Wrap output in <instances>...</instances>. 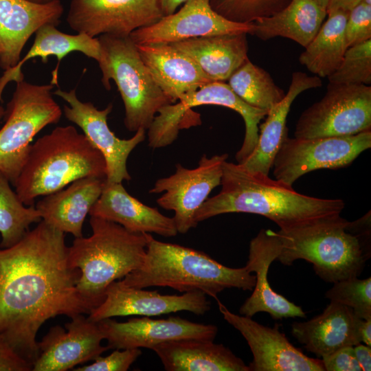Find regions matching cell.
Returning a JSON list of instances; mask_svg holds the SVG:
<instances>
[{
  "instance_id": "obj_9",
  "label": "cell",
  "mask_w": 371,
  "mask_h": 371,
  "mask_svg": "<svg viewBox=\"0 0 371 371\" xmlns=\"http://www.w3.org/2000/svg\"><path fill=\"white\" fill-rule=\"evenodd\" d=\"M201 105H218L238 113L245 125L243 144L236 154L238 163L243 161L254 150L258 139L260 121L266 111L253 107L240 99L228 84L212 81L185 95L177 103L170 104L159 109L158 115L148 128V146L153 148L166 147L177 137L180 124L188 111Z\"/></svg>"
},
{
  "instance_id": "obj_28",
  "label": "cell",
  "mask_w": 371,
  "mask_h": 371,
  "mask_svg": "<svg viewBox=\"0 0 371 371\" xmlns=\"http://www.w3.org/2000/svg\"><path fill=\"white\" fill-rule=\"evenodd\" d=\"M247 34L203 36L169 44L190 56L213 81L225 82L249 59Z\"/></svg>"
},
{
  "instance_id": "obj_29",
  "label": "cell",
  "mask_w": 371,
  "mask_h": 371,
  "mask_svg": "<svg viewBox=\"0 0 371 371\" xmlns=\"http://www.w3.org/2000/svg\"><path fill=\"white\" fill-rule=\"evenodd\" d=\"M79 52L98 63L101 59V48L97 37L93 38L85 33L69 34L60 32L52 24L41 27L35 33V38L31 48L26 55L14 67L5 70L0 78V100L5 85L11 82H16L24 79L21 71L23 65L28 60L40 57L43 63L48 61V57L54 56L57 58V65L52 71L50 82L58 85V72L60 61L67 54Z\"/></svg>"
},
{
  "instance_id": "obj_6",
  "label": "cell",
  "mask_w": 371,
  "mask_h": 371,
  "mask_svg": "<svg viewBox=\"0 0 371 371\" xmlns=\"http://www.w3.org/2000/svg\"><path fill=\"white\" fill-rule=\"evenodd\" d=\"M348 223L339 214L291 230L279 229L282 247L277 260L286 266L305 260L326 282L358 278L369 258Z\"/></svg>"
},
{
  "instance_id": "obj_11",
  "label": "cell",
  "mask_w": 371,
  "mask_h": 371,
  "mask_svg": "<svg viewBox=\"0 0 371 371\" xmlns=\"http://www.w3.org/2000/svg\"><path fill=\"white\" fill-rule=\"evenodd\" d=\"M371 147V130L341 137L290 138L284 140L272 168L275 179L292 186L300 177L319 169L350 165Z\"/></svg>"
},
{
  "instance_id": "obj_45",
  "label": "cell",
  "mask_w": 371,
  "mask_h": 371,
  "mask_svg": "<svg viewBox=\"0 0 371 371\" xmlns=\"http://www.w3.org/2000/svg\"><path fill=\"white\" fill-rule=\"evenodd\" d=\"M188 0H159V5L164 16L175 12L177 8Z\"/></svg>"
},
{
  "instance_id": "obj_38",
  "label": "cell",
  "mask_w": 371,
  "mask_h": 371,
  "mask_svg": "<svg viewBox=\"0 0 371 371\" xmlns=\"http://www.w3.org/2000/svg\"><path fill=\"white\" fill-rule=\"evenodd\" d=\"M142 355L140 348L115 349L106 357H96L91 364L73 369L74 371H126Z\"/></svg>"
},
{
  "instance_id": "obj_21",
  "label": "cell",
  "mask_w": 371,
  "mask_h": 371,
  "mask_svg": "<svg viewBox=\"0 0 371 371\" xmlns=\"http://www.w3.org/2000/svg\"><path fill=\"white\" fill-rule=\"evenodd\" d=\"M63 11L60 0H0V67L7 70L16 66L32 35L44 25H58Z\"/></svg>"
},
{
  "instance_id": "obj_36",
  "label": "cell",
  "mask_w": 371,
  "mask_h": 371,
  "mask_svg": "<svg viewBox=\"0 0 371 371\" xmlns=\"http://www.w3.org/2000/svg\"><path fill=\"white\" fill-rule=\"evenodd\" d=\"M330 302L350 308L362 319L371 318V278H350L333 283L325 293Z\"/></svg>"
},
{
  "instance_id": "obj_19",
  "label": "cell",
  "mask_w": 371,
  "mask_h": 371,
  "mask_svg": "<svg viewBox=\"0 0 371 371\" xmlns=\"http://www.w3.org/2000/svg\"><path fill=\"white\" fill-rule=\"evenodd\" d=\"M109 349L149 348L172 340L203 339L214 340L218 328L196 323L179 316L166 319L134 317L124 322L111 318L99 322Z\"/></svg>"
},
{
  "instance_id": "obj_31",
  "label": "cell",
  "mask_w": 371,
  "mask_h": 371,
  "mask_svg": "<svg viewBox=\"0 0 371 371\" xmlns=\"http://www.w3.org/2000/svg\"><path fill=\"white\" fill-rule=\"evenodd\" d=\"M348 12L328 13L327 20L299 57L300 64L319 78L328 77L337 69L348 49L345 27Z\"/></svg>"
},
{
  "instance_id": "obj_1",
  "label": "cell",
  "mask_w": 371,
  "mask_h": 371,
  "mask_svg": "<svg viewBox=\"0 0 371 371\" xmlns=\"http://www.w3.org/2000/svg\"><path fill=\"white\" fill-rule=\"evenodd\" d=\"M65 234L41 220L16 244L0 248V335L32 365L47 320L94 309L77 290L81 273L69 262Z\"/></svg>"
},
{
  "instance_id": "obj_12",
  "label": "cell",
  "mask_w": 371,
  "mask_h": 371,
  "mask_svg": "<svg viewBox=\"0 0 371 371\" xmlns=\"http://www.w3.org/2000/svg\"><path fill=\"white\" fill-rule=\"evenodd\" d=\"M227 157V154L211 157L203 155L198 166L192 169L178 164L173 175L157 179L150 190L153 194L164 192L157 203L175 212L173 219L178 233L186 234L196 227V214L212 190L221 185Z\"/></svg>"
},
{
  "instance_id": "obj_16",
  "label": "cell",
  "mask_w": 371,
  "mask_h": 371,
  "mask_svg": "<svg viewBox=\"0 0 371 371\" xmlns=\"http://www.w3.org/2000/svg\"><path fill=\"white\" fill-rule=\"evenodd\" d=\"M210 308V301L201 291L162 295L157 291L130 286L122 280H116L106 289L102 303L95 308L87 317L91 321L99 322L116 316L150 317L183 311L202 315Z\"/></svg>"
},
{
  "instance_id": "obj_32",
  "label": "cell",
  "mask_w": 371,
  "mask_h": 371,
  "mask_svg": "<svg viewBox=\"0 0 371 371\" xmlns=\"http://www.w3.org/2000/svg\"><path fill=\"white\" fill-rule=\"evenodd\" d=\"M232 90L249 105L268 112L285 95L270 74L249 59L229 78Z\"/></svg>"
},
{
  "instance_id": "obj_23",
  "label": "cell",
  "mask_w": 371,
  "mask_h": 371,
  "mask_svg": "<svg viewBox=\"0 0 371 371\" xmlns=\"http://www.w3.org/2000/svg\"><path fill=\"white\" fill-rule=\"evenodd\" d=\"M361 320L350 308L330 302L319 315L306 322H293L291 333L307 351L321 359L361 343Z\"/></svg>"
},
{
  "instance_id": "obj_42",
  "label": "cell",
  "mask_w": 371,
  "mask_h": 371,
  "mask_svg": "<svg viewBox=\"0 0 371 371\" xmlns=\"http://www.w3.org/2000/svg\"><path fill=\"white\" fill-rule=\"evenodd\" d=\"M355 357L363 371L371 370V346L357 344L353 346Z\"/></svg>"
},
{
  "instance_id": "obj_39",
  "label": "cell",
  "mask_w": 371,
  "mask_h": 371,
  "mask_svg": "<svg viewBox=\"0 0 371 371\" xmlns=\"http://www.w3.org/2000/svg\"><path fill=\"white\" fill-rule=\"evenodd\" d=\"M321 359L325 371H361L353 346L342 348Z\"/></svg>"
},
{
  "instance_id": "obj_48",
  "label": "cell",
  "mask_w": 371,
  "mask_h": 371,
  "mask_svg": "<svg viewBox=\"0 0 371 371\" xmlns=\"http://www.w3.org/2000/svg\"><path fill=\"white\" fill-rule=\"evenodd\" d=\"M4 114H5V111L3 108L0 105V120L3 116Z\"/></svg>"
},
{
  "instance_id": "obj_25",
  "label": "cell",
  "mask_w": 371,
  "mask_h": 371,
  "mask_svg": "<svg viewBox=\"0 0 371 371\" xmlns=\"http://www.w3.org/2000/svg\"><path fill=\"white\" fill-rule=\"evenodd\" d=\"M319 77L306 73H293L287 93L274 105L259 127L258 139L251 153L239 164L251 172L269 175L274 158L284 140L288 137L286 118L294 100L302 92L321 87Z\"/></svg>"
},
{
  "instance_id": "obj_30",
  "label": "cell",
  "mask_w": 371,
  "mask_h": 371,
  "mask_svg": "<svg viewBox=\"0 0 371 371\" xmlns=\"http://www.w3.org/2000/svg\"><path fill=\"white\" fill-rule=\"evenodd\" d=\"M326 15V9L314 0H291L280 11L251 22L250 34L262 41L276 36L288 38L305 47L318 32Z\"/></svg>"
},
{
  "instance_id": "obj_7",
  "label": "cell",
  "mask_w": 371,
  "mask_h": 371,
  "mask_svg": "<svg viewBox=\"0 0 371 371\" xmlns=\"http://www.w3.org/2000/svg\"><path fill=\"white\" fill-rule=\"evenodd\" d=\"M98 38L101 81L109 91L110 80L115 82L124 106L126 128L131 132L148 130L159 109L174 102L155 82L129 36L102 34Z\"/></svg>"
},
{
  "instance_id": "obj_18",
  "label": "cell",
  "mask_w": 371,
  "mask_h": 371,
  "mask_svg": "<svg viewBox=\"0 0 371 371\" xmlns=\"http://www.w3.org/2000/svg\"><path fill=\"white\" fill-rule=\"evenodd\" d=\"M65 326L56 325L38 342L39 355L32 365L33 371H66L94 360L106 350L103 333L98 322L83 314L71 318Z\"/></svg>"
},
{
  "instance_id": "obj_34",
  "label": "cell",
  "mask_w": 371,
  "mask_h": 371,
  "mask_svg": "<svg viewBox=\"0 0 371 371\" xmlns=\"http://www.w3.org/2000/svg\"><path fill=\"white\" fill-rule=\"evenodd\" d=\"M328 79L330 84L370 85L371 39L348 47L339 67Z\"/></svg>"
},
{
  "instance_id": "obj_17",
  "label": "cell",
  "mask_w": 371,
  "mask_h": 371,
  "mask_svg": "<svg viewBox=\"0 0 371 371\" xmlns=\"http://www.w3.org/2000/svg\"><path fill=\"white\" fill-rule=\"evenodd\" d=\"M253 25L230 21L216 13L210 0H188L181 9L129 35L136 45L172 43L214 35L250 34Z\"/></svg>"
},
{
  "instance_id": "obj_49",
  "label": "cell",
  "mask_w": 371,
  "mask_h": 371,
  "mask_svg": "<svg viewBox=\"0 0 371 371\" xmlns=\"http://www.w3.org/2000/svg\"><path fill=\"white\" fill-rule=\"evenodd\" d=\"M361 1L366 3V4L371 5V0H361Z\"/></svg>"
},
{
  "instance_id": "obj_13",
  "label": "cell",
  "mask_w": 371,
  "mask_h": 371,
  "mask_svg": "<svg viewBox=\"0 0 371 371\" xmlns=\"http://www.w3.org/2000/svg\"><path fill=\"white\" fill-rule=\"evenodd\" d=\"M163 16L159 0H71L66 21L77 33L93 38L126 37Z\"/></svg>"
},
{
  "instance_id": "obj_37",
  "label": "cell",
  "mask_w": 371,
  "mask_h": 371,
  "mask_svg": "<svg viewBox=\"0 0 371 371\" xmlns=\"http://www.w3.org/2000/svg\"><path fill=\"white\" fill-rule=\"evenodd\" d=\"M345 37L348 47L371 39V5L361 1L349 11Z\"/></svg>"
},
{
  "instance_id": "obj_33",
  "label": "cell",
  "mask_w": 371,
  "mask_h": 371,
  "mask_svg": "<svg viewBox=\"0 0 371 371\" xmlns=\"http://www.w3.org/2000/svg\"><path fill=\"white\" fill-rule=\"evenodd\" d=\"M8 179L0 172V248H9L16 244L33 223L41 221L36 208L21 201L10 186Z\"/></svg>"
},
{
  "instance_id": "obj_5",
  "label": "cell",
  "mask_w": 371,
  "mask_h": 371,
  "mask_svg": "<svg viewBox=\"0 0 371 371\" xmlns=\"http://www.w3.org/2000/svg\"><path fill=\"white\" fill-rule=\"evenodd\" d=\"M89 223L92 234L74 239L68 247V260L71 267L81 273L78 291L95 308L102 303L113 282L141 265L148 233H133L117 223L94 216H91Z\"/></svg>"
},
{
  "instance_id": "obj_15",
  "label": "cell",
  "mask_w": 371,
  "mask_h": 371,
  "mask_svg": "<svg viewBox=\"0 0 371 371\" xmlns=\"http://www.w3.org/2000/svg\"><path fill=\"white\" fill-rule=\"evenodd\" d=\"M223 319L245 338L253 355L249 371H325L321 359L295 347L278 326H265L251 317L231 312L217 300Z\"/></svg>"
},
{
  "instance_id": "obj_14",
  "label": "cell",
  "mask_w": 371,
  "mask_h": 371,
  "mask_svg": "<svg viewBox=\"0 0 371 371\" xmlns=\"http://www.w3.org/2000/svg\"><path fill=\"white\" fill-rule=\"evenodd\" d=\"M54 94L69 104L63 107L65 117L78 125L89 142L103 155L106 166V180L115 183L130 181L127 159L133 150L144 141L146 130L139 128L131 138L120 139L107 124L108 115L113 109L112 104L104 109H98L91 102L80 100L76 89L68 91L58 89Z\"/></svg>"
},
{
  "instance_id": "obj_20",
  "label": "cell",
  "mask_w": 371,
  "mask_h": 371,
  "mask_svg": "<svg viewBox=\"0 0 371 371\" xmlns=\"http://www.w3.org/2000/svg\"><path fill=\"white\" fill-rule=\"evenodd\" d=\"M281 241L276 232L262 229L249 243L248 259L245 266L255 273L256 283L251 295L239 309L240 315L252 317L256 313H268L273 319L305 317L302 308L273 290L268 281L271 264L281 251Z\"/></svg>"
},
{
  "instance_id": "obj_35",
  "label": "cell",
  "mask_w": 371,
  "mask_h": 371,
  "mask_svg": "<svg viewBox=\"0 0 371 371\" xmlns=\"http://www.w3.org/2000/svg\"><path fill=\"white\" fill-rule=\"evenodd\" d=\"M291 0H210L212 8L226 19L250 23L285 8Z\"/></svg>"
},
{
  "instance_id": "obj_27",
  "label": "cell",
  "mask_w": 371,
  "mask_h": 371,
  "mask_svg": "<svg viewBox=\"0 0 371 371\" xmlns=\"http://www.w3.org/2000/svg\"><path fill=\"white\" fill-rule=\"evenodd\" d=\"M152 350L167 371H249L248 365L227 347L214 340L181 339Z\"/></svg>"
},
{
  "instance_id": "obj_40",
  "label": "cell",
  "mask_w": 371,
  "mask_h": 371,
  "mask_svg": "<svg viewBox=\"0 0 371 371\" xmlns=\"http://www.w3.org/2000/svg\"><path fill=\"white\" fill-rule=\"evenodd\" d=\"M32 365L23 359L0 335V371H32Z\"/></svg>"
},
{
  "instance_id": "obj_44",
  "label": "cell",
  "mask_w": 371,
  "mask_h": 371,
  "mask_svg": "<svg viewBox=\"0 0 371 371\" xmlns=\"http://www.w3.org/2000/svg\"><path fill=\"white\" fill-rule=\"evenodd\" d=\"M359 331L361 341L371 346V318L361 320Z\"/></svg>"
},
{
  "instance_id": "obj_26",
  "label": "cell",
  "mask_w": 371,
  "mask_h": 371,
  "mask_svg": "<svg viewBox=\"0 0 371 371\" xmlns=\"http://www.w3.org/2000/svg\"><path fill=\"white\" fill-rule=\"evenodd\" d=\"M105 179H80L66 188L44 196L35 205L41 220L75 238L82 237L83 223L100 197Z\"/></svg>"
},
{
  "instance_id": "obj_41",
  "label": "cell",
  "mask_w": 371,
  "mask_h": 371,
  "mask_svg": "<svg viewBox=\"0 0 371 371\" xmlns=\"http://www.w3.org/2000/svg\"><path fill=\"white\" fill-rule=\"evenodd\" d=\"M347 228L358 238L366 254L370 258L371 255L370 212L356 221H348Z\"/></svg>"
},
{
  "instance_id": "obj_8",
  "label": "cell",
  "mask_w": 371,
  "mask_h": 371,
  "mask_svg": "<svg viewBox=\"0 0 371 371\" xmlns=\"http://www.w3.org/2000/svg\"><path fill=\"white\" fill-rule=\"evenodd\" d=\"M16 83L0 129V172L14 185L26 160L31 142L45 126L59 122L63 111L52 96V83Z\"/></svg>"
},
{
  "instance_id": "obj_4",
  "label": "cell",
  "mask_w": 371,
  "mask_h": 371,
  "mask_svg": "<svg viewBox=\"0 0 371 371\" xmlns=\"http://www.w3.org/2000/svg\"><path fill=\"white\" fill-rule=\"evenodd\" d=\"M87 177L105 179V159L74 126H61L31 144L14 186L23 204L32 206L36 198Z\"/></svg>"
},
{
  "instance_id": "obj_10",
  "label": "cell",
  "mask_w": 371,
  "mask_h": 371,
  "mask_svg": "<svg viewBox=\"0 0 371 371\" xmlns=\"http://www.w3.org/2000/svg\"><path fill=\"white\" fill-rule=\"evenodd\" d=\"M371 130V87L329 83L325 95L299 117L295 137L350 136Z\"/></svg>"
},
{
  "instance_id": "obj_3",
  "label": "cell",
  "mask_w": 371,
  "mask_h": 371,
  "mask_svg": "<svg viewBox=\"0 0 371 371\" xmlns=\"http://www.w3.org/2000/svg\"><path fill=\"white\" fill-rule=\"evenodd\" d=\"M122 282L141 289L160 286L181 293L199 291L217 300L218 294L226 289L252 291L256 276L245 267H226L203 251L161 242L148 234L143 262Z\"/></svg>"
},
{
  "instance_id": "obj_24",
  "label": "cell",
  "mask_w": 371,
  "mask_h": 371,
  "mask_svg": "<svg viewBox=\"0 0 371 371\" xmlns=\"http://www.w3.org/2000/svg\"><path fill=\"white\" fill-rule=\"evenodd\" d=\"M136 46L153 78L174 103L213 81L190 56L171 44Z\"/></svg>"
},
{
  "instance_id": "obj_46",
  "label": "cell",
  "mask_w": 371,
  "mask_h": 371,
  "mask_svg": "<svg viewBox=\"0 0 371 371\" xmlns=\"http://www.w3.org/2000/svg\"><path fill=\"white\" fill-rule=\"evenodd\" d=\"M317 4H319L320 6L323 7L324 8H327L328 1L329 0H314Z\"/></svg>"
},
{
  "instance_id": "obj_47",
  "label": "cell",
  "mask_w": 371,
  "mask_h": 371,
  "mask_svg": "<svg viewBox=\"0 0 371 371\" xmlns=\"http://www.w3.org/2000/svg\"><path fill=\"white\" fill-rule=\"evenodd\" d=\"M32 2L38 3H45L49 2L52 0H29Z\"/></svg>"
},
{
  "instance_id": "obj_22",
  "label": "cell",
  "mask_w": 371,
  "mask_h": 371,
  "mask_svg": "<svg viewBox=\"0 0 371 371\" xmlns=\"http://www.w3.org/2000/svg\"><path fill=\"white\" fill-rule=\"evenodd\" d=\"M89 214L117 223L133 233H154L164 237H173L178 233L173 218L129 194L122 183L106 179Z\"/></svg>"
},
{
  "instance_id": "obj_43",
  "label": "cell",
  "mask_w": 371,
  "mask_h": 371,
  "mask_svg": "<svg viewBox=\"0 0 371 371\" xmlns=\"http://www.w3.org/2000/svg\"><path fill=\"white\" fill-rule=\"evenodd\" d=\"M361 0H329L326 8L327 14L335 10L349 12Z\"/></svg>"
},
{
  "instance_id": "obj_2",
  "label": "cell",
  "mask_w": 371,
  "mask_h": 371,
  "mask_svg": "<svg viewBox=\"0 0 371 371\" xmlns=\"http://www.w3.org/2000/svg\"><path fill=\"white\" fill-rule=\"evenodd\" d=\"M221 185L220 192L207 198L197 211L198 223L223 214L249 213L265 216L280 230L288 231L339 214L345 206L341 199L300 194L269 175L251 172L238 163L227 161L223 164Z\"/></svg>"
}]
</instances>
